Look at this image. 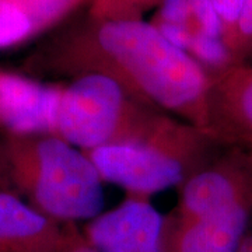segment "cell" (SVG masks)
<instances>
[{
  "instance_id": "obj_1",
  "label": "cell",
  "mask_w": 252,
  "mask_h": 252,
  "mask_svg": "<svg viewBox=\"0 0 252 252\" xmlns=\"http://www.w3.org/2000/svg\"><path fill=\"white\" fill-rule=\"evenodd\" d=\"M51 62L59 72L107 74L144 104L206 132L212 74L152 23L102 18L58 46Z\"/></svg>"
},
{
  "instance_id": "obj_2",
  "label": "cell",
  "mask_w": 252,
  "mask_h": 252,
  "mask_svg": "<svg viewBox=\"0 0 252 252\" xmlns=\"http://www.w3.org/2000/svg\"><path fill=\"white\" fill-rule=\"evenodd\" d=\"M102 182L90 156L58 135L0 137V188L58 223L99 216Z\"/></svg>"
},
{
  "instance_id": "obj_3",
  "label": "cell",
  "mask_w": 252,
  "mask_h": 252,
  "mask_svg": "<svg viewBox=\"0 0 252 252\" xmlns=\"http://www.w3.org/2000/svg\"><path fill=\"white\" fill-rule=\"evenodd\" d=\"M174 122L115 79L86 73L63 87L56 135L89 153L105 144L152 140Z\"/></svg>"
},
{
  "instance_id": "obj_4",
  "label": "cell",
  "mask_w": 252,
  "mask_h": 252,
  "mask_svg": "<svg viewBox=\"0 0 252 252\" xmlns=\"http://www.w3.org/2000/svg\"><path fill=\"white\" fill-rule=\"evenodd\" d=\"M216 140L195 126L174 122L161 135L143 142H121L89 152L102 181L136 198L180 187L209 158Z\"/></svg>"
},
{
  "instance_id": "obj_5",
  "label": "cell",
  "mask_w": 252,
  "mask_h": 252,
  "mask_svg": "<svg viewBox=\"0 0 252 252\" xmlns=\"http://www.w3.org/2000/svg\"><path fill=\"white\" fill-rule=\"evenodd\" d=\"M152 24L207 72L220 73L237 64L212 0H161Z\"/></svg>"
},
{
  "instance_id": "obj_6",
  "label": "cell",
  "mask_w": 252,
  "mask_h": 252,
  "mask_svg": "<svg viewBox=\"0 0 252 252\" xmlns=\"http://www.w3.org/2000/svg\"><path fill=\"white\" fill-rule=\"evenodd\" d=\"M164 225L153 205L133 196L89 221L84 237L99 252H165Z\"/></svg>"
},
{
  "instance_id": "obj_7",
  "label": "cell",
  "mask_w": 252,
  "mask_h": 252,
  "mask_svg": "<svg viewBox=\"0 0 252 252\" xmlns=\"http://www.w3.org/2000/svg\"><path fill=\"white\" fill-rule=\"evenodd\" d=\"M206 132L216 142L252 152V64L212 74Z\"/></svg>"
},
{
  "instance_id": "obj_8",
  "label": "cell",
  "mask_w": 252,
  "mask_h": 252,
  "mask_svg": "<svg viewBox=\"0 0 252 252\" xmlns=\"http://www.w3.org/2000/svg\"><path fill=\"white\" fill-rule=\"evenodd\" d=\"M62 86L0 70V129L6 135H56Z\"/></svg>"
},
{
  "instance_id": "obj_9",
  "label": "cell",
  "mask_w": 252,
  "mask_h": 252,
  "mask_svg": "<svg viewBox=\"0 0 252 252\" xmlns=\"http://www.w3.org/2000/svg\"><path fill=\"white\" fill-rule=\"evenodd\" d=\"M252 223V199L206 216L164 225L165 252H238Z\"/></svg>"
},
{
  "instance_id": "obj_10",
  "label": "cell",
  "mask_w": 252,
  "mask_h": 252,
  "mask_svg": "<svg viewBox=\"0 0 252 252\" xmlns=\"http://www.w3.org/2000/svg\"><path fill=\"white\" fill-rule=\"evenodd\" d=\"M66 230L27 202L0 192V252H59Z\"/></svg>"
},
{
  "instance_id": "obj_11",
  "label": "cell",
  "mask_w": 252,
  "mask_h": 252,
  "mask_svg": "<svg viewBox=\"0 0 252 252\" xmlns=\"http://www.w3.org/2000/svg\"><path fill=\"white\" fill-rule=\"evenodd\" d=\"M84 0H0V51L55 27Z\"/></svg>"
},
{
  "instance_id": "obj_12",
  "label": "cell",
  "mask_w": 252,
  "mask_h": 252,
  "mask_svg": "<svg viewBox=\"0 0 252 252\" xmlns=\"http://www.w3.org/2000/svg\"><path fill=\"white\" fill-rule=\"evenodd\" d=\"M252 46V0H244L243 9L235 26L228 49L235 63H243V56Z\"/></svg>"
},
{
  "instance_id": "obj_13",
  "label": "cell",
  "mask_w": 252,
  "mask_h": 252,
  "mask_svg": "<svg viewBox=\"0 0 252 252\" xmlns=\"http://www.w3.org/2000/svg\"><path fill=\"white\" fill-rule=\"evenodd\" d=\"M216 7L219 16L221 18L223 28H224V39L228 46L231 36L234 34L235 26L243 9L244 0H212Z\"/></svg>"
},
{
  "instance_id": "obj_14",
  "label": "cell",
  "mask_w": 252,
  "mask_h": 252,
  "mask_svg": "<svg viewBox=\"0 0 252 252\" xmlns=\"http://www.w3.org/2000/svg\"><path fill=\"white\" fill-rule=\"evenodd\" d=\"M59 252H99L94 248L84 235H79L74 230H66L64 241Z\"/></svg>"
},
{
  "instance_id": "obj_15",
  "label": "cell",
  "mask_w": 252,
  "mask_h": 252,
  "mask_svg": "<svg viewBox=\"0 0 252 252\" xmlns=\"http://www.w3.org/2000/svg\"><path fill=\"white\" fill-rule=\"evenodd\" d=\"M125 3H129V4H133V6H150L153 3H161V0H122Z\"/></svg>"
}]
</instances>
